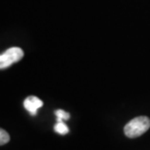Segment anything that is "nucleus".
I'll return each instance as SVG.
<instances>
[{
    "label": "nucleus",
    "mask_w": 150,
    "mask_h": 150,
    "mask_svg": "<svg viewBox=\"0 0 150 150\" xmlns=\"http://www.w3.org/2000/svg\"><path fill=\"white\" fill-rule=\"evenodd\" d=\"M10 142V136L5 130L0 128V145H4Z\"/></svg>",
    "instance_id": "obj_6"
},
{
    "label": "nucleus",
    "mask_w": 150,
    "mask_h": 150,
    "mask_svg": "<svg viewBox=\"0 0 150 150\" xmlns=\"http://www.w3.org/2000/svg\"><path fill=\"white\" fill-rule=\"evenodd\" d=\"M55 115L57 121H66L70 118V114L68 112H66L63 110H55Z\"/></svg>",
    "instance_id": "obj_5"
},
{
    "label": "nucleus",
    "mask_w": 150,
    "mask_h": 150,
    "mask_svg": "<svg viewBox=\"0 0 150 150\" xmlns=\"http://www.w3.org/2000/svg\"><path fill=\"white\" fill-rule=\"evenodd\" d=\"M54 131L59 135H66L69 133V128L64 121H57V123L54 125Z\"/></svg>",
    "instance_id": "obj_4"
},
{
    "label": "nucleus",
    "mask_w": 150,
    "mask_h": 150,
    "mask_svg": "<svg viewBox=\"0 0 150 150\" xmlns=\"http://www.w3.org/2000/svg\"><path fill=\"white\" fill-rule=\"evenodd\" d=\"M150 128V119L147 116H138L129 121L124 127V133L130 139L143 135Z\"/></svg>",
    "instance_id": "obj_1"
},
{
    "label": "nucleus",
    "mask_w": 150,
    "mask_h": 150,
    "mask_svg": "<svg viewBox=\"0 0 150 150\" xmlns=\"http://www.w3.org/2000/svg\"><path fill=\"white\" fill-rule=\"evenodd\" d=\"M23 106L31 115H36L38 110L43 107V101L36 96H29L24 100Z\"/></svg>",
    "instance_id": "obj_3"
},
{
    "label": "nucleus",
    "mask_w": 150,
    "mask_h": 150,
    "mask_svg": "<svg viewBox=\"0 0 150 150\" xmlns=\"http://www.w3.org/2000/svg\"><path fill=\"white\" fill-rule=\"evenodd\" d=\"M23 50L21 47H13L0 54V70L6 69L14 63L18 62L23 57Z\"/></svg>",
    "instance_id": "obj_2"
}]
</instances>
